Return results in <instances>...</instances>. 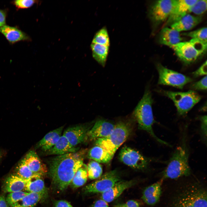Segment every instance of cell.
<instances>
[{
  "instance_id": "8d00e7d4",
  "label": "cell",
  "mask_w": 207,
  "mask_h": 207,
  "mask_svg": "<svg viewBox=\"0 0 207 207\" xmlns=\"http://www.w3.org/2000/svg\"><path fill=\"white\" fill-rule=\"evenodd\" d=\"M200 120L201 122V132L203 139L206 142L207 137V116L204 115L200 116Z\"/></svg>"
},
{
  "instance_id": "ab89813d",
  "label": "cell",
  "mask_w": 207,
  "mask_h": 207,
  "mask_svg": "<svg viewBox=\"0 0 207 207\" xmlns=\"http://www.w3.org/2000/svg\"><path fill=\"white\" fill-rule=\"evenodd\" d=\"M55 207H73L68 201L61 200L56 201L54 203Z\"/></svg>"
},
{
  "instance_id": "d6a6232c",
  "label": "cell",
  "mask_w": 207,
  "mask_h": 207,
  "mask_svg": "<svg viewBox=\"0 0 207 207\" xmlns=\"http://www.w3.org/2000/svg\"><path fill=\"white\" fill-rule=\"evenodd\" d=\"M207 28L203 27L197 30L183 33L184 36L189 37L191 39H195L207 42Z\"/></svg>"
},
{
  "instance_id": "d6986e66",
  "label": "cell",
  "mask_w": 207,
  "mask_h": 207,
  "mask_svg": "<svg viewBox=\"0 0 207 207\" xmlns=\"http://www.w3.org/2000/svg\"><path fill=\"white\" fill-rule=\"evenodd\" d=\"M202 20L201 16H195L187 14L179 20L172 24L171 28L180 32L191 30Z\"/></svg>"
},
{
  "instance_id": "6da1fadb",
  "label": "cell",
  "mask_w": 207,
  "mask_h": 207,
  "mask_svg": "<svg viewBox=\"0 0 207 207\" xmlns=\"http://www.w3.org/2000/svg\"><path fill=\"white\" fill-rule=\"evenodd\" d=\"M80 153L57 156L49 161V175L54 189L62 192L68 188L77 170L83 164Z\"/></svg>"
},
{
  "instance_id": "52a82bcc",
  "label": "cell",
  "mask_w": 207,
  "mask_h": 207,
  "mask_svg": "<svg viewBox=\"0 0 207 207\" xmlns=\"http://www.w3.org/2000/svg\"><path fill=\"white\" fill-rule=\"evenodd\" d=\"M164 93L173 101L181 116L186 115L201 99L200 95L192 90L185 92L165 91Z\"/></svg>"
},
{
  "instance_id": "4dcf8cb0",
  "label": "cell",
  "mask_w": 207,
  "mask_h": 207,
  "mask_svg": "<svg viewBox=\"0 0 207 207\" xmlns=\"http://www.w3.org/2000/svg\"><path fill=\"white\" fill-rule=\"evenodd\" d=\"M92 43L110 46L109 37L106 27L101 28L95 33L93 38Z\"/></svg>"
},
{
  "instance_id": "d590c367",
  "label": "cell",
  "mask_w": 207,
  "mask_h": 207,
  "mask_svg": "<svg viewBox=\"0 0 207 207\" xmlns=\"http://www.w3.org/2000/svg\"><path fill=\"white\" fill-rule=\"evenodd\" d=\"M191 88L198 90H205L207 89V76L206 75L198 81L193 83Z\"/></svg>"
},
{
  "instance_id": "d4e9b609",
  "label": "cell",
  "mask_w": 207,
  "mask_h": 207,
  "mask_svg": "<svg viewBox=\"0 0 207 207\" xmlns=\"http://www.w3.org/2000/svg\"><path fill=\"white\" fill-rule=\"evenodd\" d=\"M113 157L105 149L97 145L90 149L88 154L89 158L99 163H108Z\"/></svg>"
},
{
  "instance_id": "f546056e",
  "label": "cell",
  "mask_w": 207,
  "mask_h": 207,
  "mask_svg": "<svg viewBox=\"0 0 207 207\" xmlns=\"http://www.w3.org/2000/svg\"><path fill=\"white\" fill-rule=\"evenodd\" d=\"M14 174L24 179L27 180L34 174L30 170L23 158L17 165Z\"/></svg>"
},
{
  "instance_id": "4fadbf2b",
  "label": "cell",
  "mask_w": 207,
  "mask_h": 207,
  "mask_svg": "<svg viewBox=\"0 0 207 207\" xmlns=\"http://www.w3.org/2000/svg\"><path fill=\"white\" fill-rule=\"evenodd\" d=\"M89 129L85 125H78L69 127L64 131L63 135L73 146L87 140V133Z\"/></svg>"
},
{
  "instance_id": "9c48e42d",
  "label": "cell",
  "mask_w": 207,
  "mask_h": 207,
  "mask_svg": "<svg viewBox=\"0 0 207 207\" xmlns=\"http://www.w3.org/2000/svg\"><path fill=\"white\" fill-rule=\"evenodd\" d=\"M156 68L159 74L158 84L182 89L185 85L193 81L190 77L168 69L161 64H157Z\"/></svg>"
},
{
  "instance_id": "f35d334b",
  "label": "cell",
  "mask_w": 207,
  "mask_h": 207,
  "mask_svg": "<svg viewBox=\"0 0 207 207\" xmlns=\"http://www.w3.org/2000/svg\"><path fill=\"white\" fill-rule=\"evenodd\" d=\"M114 207H140V206L137 201L130 200L125 203L117 204Z\"/></svg>"
},
{
  "instance_id": "5b68a950",
  "label": "cell",
  "mask_w": 207,
  "mask_h": 207,
  "mask_svg": "<svg viewBox=\"0 0 207 207\" xmlns=\"http://www.w3.org/2000/svg\"><path fill=\"white\" fill-rule=\"evenodd\" d=\"M131 129L128 124L119 122L115 125L113 130L108 136L97 139L95 144L105 149L113 156L117 150L129 137Z\"/></svg>"
},
{
  "instance_id": "484cf974",
  "label": "cell",
  "mask_w": 207,
  "mask_h": 207,
  "mask_svg": "<svg viewBox=\"0 0 207 207\" xmlns=\"http://www.w3.org/2000/svg\"><path fill=\"white\" fill-rule=\"evenodd\" d=\"M109 46L93 43H91V45L93 58L103 67H104L106 64Z\"/></svg>"
},
{
  "instance_id": "83f0119b",
  "label": "cell",
  "mask_w": 207,
  "mask_h": 207,
  "mask_svg": "<svg viewBox=\"0 0 207 207\" xmlns=\"http://www.w3.org/2000/svg\"><path fill=\"white\" fill-rule=\"evenodd\" d=\"M87 178V165L83 163L76 171L70 185L73 188H78L86 183Z\"/></svg>"
},
{
  "instance_id": "603a6c76",
  "label": "cell",
  "mask_w": 207,
  "mask_h": 207,
  "mask_svg": "<svg viewBox=\"0 0 207 207\" xmlns=\"http://www.w3.org/2000/svg\"><path fill=\"white\" fill-rule=\"evenodd\" d=\"M182 40L180 32L171 28H164L160 32V43L171 47L181 42Z\"/></svg>"
},
{
  "instance_id": "cb8c5ba5",
  "label": "cell",
  "mask_w": 207,
  "mask_h": 207,
  "mask_svg": "<svg viewBox=\"0 0 207 207\" xmlns=\"http://www.w3.org/2000/svg\"><path fill=\"white\" fill-rule=\"evenodd\" d=\"M42 176L34 174L27 180L24 190L28 193H42L46 195L47 190Z\"/></svg>"
},
{
  "instance_id": "1f68e13d",
  "label": "cell",
  "mask_w": 207,
  "mask_h": 207,
  "mask_svg": "<svg viewBox=\"0 0 207 207\" xmlns=\"http://www.w3.org/2000/svg\"><path fill=\"white\" fill-rule=\"evenodd\" d=\"M207 7V0H197L191 7L188 13H192L200 16L206 12Z\"/></svg>"
},
{
  "instance_id": "ee69618b",
  "label": "cell",
  "mask_w": 207,
  "mask_h": 207,
  "mask_svg": "<svg viewBox=\"0 0 207 207\" xmlns=\"http://www.w3.org/2000/svg\"><path fill=\"white\" fill-rule=\"evenodd\" d=\"M3 156V154L2 152L0 150V160L2 158Z\"/></svg>"
},
{
  "instance_id": "b9f144b4",
  "label": "cell",
  "mask_w": 207,
  "mask_h": 207,
  "mask_svg": "<svg viewBox=\"0 0 207 207\" xmlns=\"http://www.w3.org/2000/svg\"><path fill=\"white\" fill-rule=\"evenodd\" d=\"M92 207H109L108 203L101 199L96 201Z\"/></svg>"
},
{
  "instance_id": "ac0fdd59",
  "label": "cell",
  "mask_w": 207,
  "mask_h": 207,
  "mask_svg": "<svg viewBox=\"0 0 207 207\" xmlns=\"http://www.w3.org/2000/svg\"><path fill=\"white\" fill-rule=\"evenodd\" d=\"M0 32L10 43L13 44L21 41H30V37L18 28L5 25L0 27Z\"/></svg>"
},
{
  "instance_id": "277c9868",
  "label": "cell",
  "mask_w": 207,
  "mask_h": 207,
  "mask_svg": "<svg viewBox=\"0 0 207 207\" xmlns=\"http://www.w3.org/2000/svg\"><path fill=\"white\" fill-rule=\"evenodd\" d=\"M153 102L151 92L149 90H146L133 112L138 128L147 131L159 143L170 146L168 143L157 137L153 131L152 126L155 121L152 110Z\"/></svg>"
},
{
  "instance_id": "f1b7e54d",
  "label": "cell",
  "mask_w": 207,
  "mask_h": 207,
  "mask_svg": "<svg viewBox=\"0 0 207 207\" xmlns=\"http://www.w3.org/2000/svg\"><path fill=\"white\" fill-rule=\"evenodd\" d=\"M87 166L88 177L89 179H97L102 175V168L99 163L91 160L88 163Z\"/></svg>"
},
{
  "instance_id": "3957f363",
  "label": "cell",
  "mask_w": 207,
  "mask_h": 207,
  "mask_svg": "<svg viewBox=\"0 0 207 207\" xmlns=\"http://www.w3.org/2000/svg\"><path fill=\"white\" fill-rule=\"evenodd\" d=\"M189 157V150L184 136L182 143L176 148L162 172V178L176 179L190 175Z\"/></svg>"
},
{
  "instance_id": "30bf717a",
  "label": "cell",
  "mask_w": 207,
  "mask_h": 207,
  "mask_svg": "<svg viewBox=\"0 0 207 207\" xmlns=\"http://www.w3.org/2000/svg\"><path fill=\"white\" fill-rule=\"evenodd\" d=\"M176 0H160L152 5L149 11V16L153 24L158 25L167 20L169 16Z\"/></svg>"
},
{
  "instance_id": "8fae6325",
  "label": "cell",
  "mask_w": 207,
  "mask_h": 207,
  "mask_svg": "<svg viewBox=\"0 0 207 207\" xmlns=\"http://www.w3.org/2000/svg\"><path fill=\"white\" fill-rule=\"evenodd\" d=\"M119 158L126 165L133 168L140 170L146 168L150 161L138 151L127 147H124L121 149Z\"/></svg>"
},
{
  "instance_id": "7402d4cb",
  "label": "cell",
  "mask_w": 207,
  "mask_h": 207,
  "mask_svg": "<svg viewBox=\"0 0 207 207\" xmlns=\"http://www.w3.org/2000/svg\"><path fill=\"white\" fill-rule=\"evenodd\" d=\"M64 126H62L47 133L37 143V147L46 152L56 143L60 137Z\"/></svg>"
},
{
  "instance_id": "60d3db41",
  "label": "cell",
  "mask_w": 207,
  "mask_h": 207,
  "mask_svg": "<svg viewBox=\"0 0 207 207\" xmlns=\"http://www.w3.org/2000/svg\"><path fill=\"white\" fill-rule=\"evenodd\" d=\"M7 11L0 9V27L5 25Z\"/></svg>"
},
{
  "instance_id": "7a4b0ae2",
  "label": "cell",
  "mask_w": 207,
  "mask_h": 207,
  "mask_svg": "<svg viewBox=\"0 0 207 207\" xmlns=\"http://www.w3.org/2000/svg\"><path fill=\"white\" fill-rule=\"evenodd\" d=\"M207 191L202 185L188 184L175 195L170 207H207Z\"/></svg>"
},
{
  "instance_id": "4316f807",
  "label": "cell",
  "mask_w": 207,
  "mask_h": 207,
  "mask_svg": "<svg viewBox=\"0 0 207 207\" xmlns=\"http://www.w3.org/2000/svg\"><path fill=\"white\" fill-rule=\"evenodd\" d=\"M45 196L42 193H29L11 207H34Z\"/></svg>"
},
{
  "instance_id": "e575fe53",
  "label": "cell",
  "mask_w": 207,
  "mask_h": 207,
  "mask_svg": "<svg viewBox=\"0 0 207 207\" xmlns=\"http://www.w3.org/2000/svg\"><path fill=\"white\" fill-rule=\"evenodd\" d=\"M39 1L34 0H16L12 2V3L18 9H23L30 8Z\"/></svg>"
},
{
  "instance_id": "836d02e7",
  "label": "cell",
  "mask_w": 207,
  "mask_h": 207,
  "mask_svg": "<svg viewBox=\"0 0 207 207\" xmlns=\"http://www.w3.org/2000/svg\"><path fill=\"white\" fill-rule=\"evenodd\" d=\"M28 193L23 191L10 193L6 198V200L9 206L11 207L23 198Z\"/></svg>"
},
{
  "instance_id": "7bdbcfd3",
  "label": "cell",
  "mask_w": 207,
  "mask_h": 207,
  "mask_svg": "<svg viewBox=\"0 0 207 207\" xmlns=\"http://www.w3.org/2000/svg\"><path fill=\"white\" fill-rule=\"evenodd\" d=\"M8 207L6 200V198L3 195L0 196V207Z\"/></svg>"
},
{
  "instance_id": "7c38bea8",
  "label": "cell",
  "mask_w": 207,
  "mask_h": 207,
  "mask_svg": "<svg viewBox=\"0 0 207 207\" xmlns=\"http://www.w3.org/2000/svg\"><path fill=\"white\" fill-rule=\"evenodd\" d=\"M115 125L105 120H97L88 131L87 139L92 140L108 136L113 130Z\"/></svg>"
},
{
  "instance_id": "74e56055",
  "label": "cell",
  "mask_w": 207,
  "mask_h": 207,
  "mask_svg": "<svg viewBox=\"0 0 207 207\" xmlns=\"http://www.w3.org/2000/svg\"><path fill=\"white\" fill-rule=\"evenodd\" d=\"M195 77L206 75L207 74V61H206L197 70L192 73Z\"/></svg>"
},
{
  "instance_id": "ffe728a7",
  "label": "cell",
  "mask_w": 207,
  "mask_h": 207,
  "mask_svg": "<svg viewBox=\"0 0 207 207\" xmlns=\"http://www.w3.org/2000/svg\"><path fill=\"white\" fill-rule=\"evenodd\" d=\"M78 150V148L72 146L63 135L54 146L46 152L48 155L58 156L76 153Z\"/></svg>"
},
{
  "instance_id": "2e32d148",
  "label": "cell",
  "mask_w": 207,
  "mask_h": 207,
  "mask_svg": "<svg viewBox=\"0 0 207 207\" xmlns=\"http://www.w3.org/2000/svg\"><path fill=\"white\" fill-rule=\"evenodd\" d=\"M163 180L161 178L147 187L144 190L141 198L146 204L152 206L158 202L162 193V186Z\"/></svg>"
},
{
  "instance_id": "e0dca14e",
  "label": "cell",
  "mask_w": 207,
  "mask_h": 207,
  "mask_svg": "<svg viewBox=\"0 0 207 207\" xmlns=\"http://www.w3.org/2000/svg\"><path fill=\"white\" fill-rule=\"evenodd\" d=\"M23 159L29 169L33 173L43 176L48 172L46 164L42 162L34 151L31 150L28 152Z\"/></svg>"
},
{
  "instance_id": "8992f818",
  "label": "cell",
  "mask_w": 207,
  "mask_h": 207,
  "mask_svg": "<svg viewBox=\"0 0 207 207\" xmlns=\"http://www.w3.org/2000/svg\"><path fill=\"white\" fill-rule=\"evenodd\" d=\"M207 42L191 39L173 45L172 48L179 59L186 64L195 61L206 51Z\"/></svg>"
},
{
  "instance_id": "9a60e30c",
  "label": "cell",
  "mask_w": 207,
  "mask_h": 207,
  "mask_svg": "<svg viewBox=\"0 0 207 207\" xmlns=\"http://www.w3.org/2000/svg\"><path fill=\"white\" fill-rule=\"evenodd\" d=\"M197 0H176L171 14L167 20V24L176 22L188 13L191 6Z\"/></svg>"
},
{
  "instance_id": "5bb4252c",
  "label": "cell",
  "mask_w": 207,
  "mask_h": 207,
  "mask_svg": "<svg viewBox=\"0 0 207 207\" xmlns=\"http://www.w3.org/2000/svg\"><path fill=\"white\" fill-rule=\"evenodd\" d=\"M136 182L134 180H121L110 189L101 193V199L108 203L118 198L126 190L135 185Z\"/></svg>"
},
{
  "instance_id": "ba28073f",
  "label": "cell",
  "mask_w": 207,
  "mask_h": 207,
  "mask_svg": "<svg viewBox=\"0 0 207 207\" xmlns=\"http://www.w3.org/2000/svg\"><path fill=\"white\" fill-rule=\"evenodd\" d=\"M121 180L117 170H112L105 173L91 183L83 188L86 194L102 193L110 189L116 183Z\"/></svg>"
},
{
  "instance_id": "44dd1931",
  "label": "cell",
  "mask_w": 207,
  "mask_h": 207,
  "mask_svg": "<svg viewBox=\"0 0 207 207\" xmlns=\"http://www.w3.org/2000/svg\"><path fill=\"white\" fill-rule=\"evenodd\" d=\"M27 180L15 174L10 175L3 182L2 190L5 193H9L22 191L24 189Z\"/></svg>"
}]
</instances>
